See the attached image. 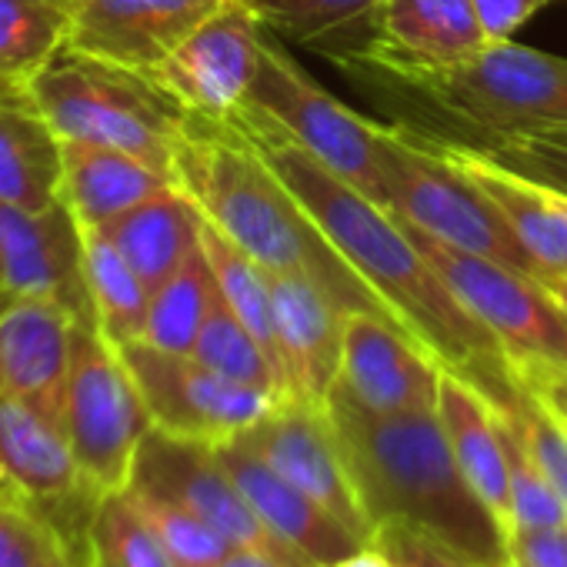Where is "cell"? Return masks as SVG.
<instances>
[{
	"label": "cell",
	"instance_id": "obj_3",
	"mask_svg": "<svg viewBox=\"0 0 567 567\" xmlns=\"http://www.w3.org/2000/svg\"><path fill=\"white\" fill-rule=\"evenodd\" d=\"M371 527L404 520L431 530L477 567H507V537L464 481L437 411L374 414L341 384L324 401Z\"/></svg>",
	"mask_w": 567,
	"mask_h": 567
},
{
	"label": "cell",
	"instance_id": "obj_4",
	"mask_svg": "<svg viewBox=\"0 0 567 567\" xmlns=\"http://www.w3.org/2000/svg\"><path fill=\"white\" fill-rule=\"evenodd\" d=\"M21 94L61 141L117 147L174 174L187 114L151 78L61 48L21 81Z\"/></svg>",
	"mask_w": 567,
	"mask_h": 567
},
{
	"label": "cell",
	"instance_id": "obj_23",
	"mask_svg": "<svg viewBox=\"0 0 567 567\" xmlns=\"http://www.w3.org/2000/svg\"><path fill=\"white\" fill-rule=\"evenodd\" d=\"M437 421L444 427L447 447L477 494V501L494 514L504 537L514 530V504H511V477H507V454L497 414L491 401L461 374L444 368L441 398H437Z\"/></svg>",
	"mask_w": 567,
	"mask_h": 567
},
{
	"label": "cell",
	"instance_id": "obj_27",
	"mask_svg": "<svg viewBox=\"0 0 567 567\" xmlns=\"http://www.w3.org/2000/svg\"><path fill=\"white\" fill-rule=\"evenodd\" d=\"M81 234H84V284H87L94 324L111 344L141 341L151 308V288L101 227H81Z\"/></svg>",
	"mask_w": 567,
	"mask_h": 567
},
{
	"label": "cell",
	"instance_id": "obj_38",
	"mask_svg": "<svg viewBox=\"0 0 567 567\" xmlns=\"http://www.w3.org/2000/svg\"><path fill=\"white\" fill-rule=\"evenodd\" d=\"M474 147H481L491 161L504 164L507 171L567 194V134H520Z\"/></svg>",
	"mask_w": 567,
	"mask_h": 567
},
{
	"label": "cell",
	"instance_id": "obj_19",
	"mask_svg": "<svg viewBox=\"0 0 567 567\" xmlns=\"http://www.w3.org/2000/svg\"><path fill=\"white\" fill-rule=\"evenodd\" d=\"M277 341L298 401L324 404L341 378L348 315L318 280L305 274H270Z\"/></svg>",
	"mask_w": 567,
	"mask_h": 567
},
{
	"label": "cell",
	"instance_id": "obj_47",
	"mask_svg": "<svg viewBox=\"0 0 567 567\" xmlns=\"http://www.w3.org/2000/svg\"><path fill=\"white\" fill-rule=\"evenodd\" d=\"M64 567H87V564H81V560H68Z\"/></svg>",
	"mask_w": 567,
	"mask_h": 567
},
{
	"label": "cell",
	"instance_id": "obj_50",
	"mask_svg": "<svg viewBox=\"0 0 567 567\" xmlns=\"http://www.w3.org/2000/svg\"><path fill=\"white\" fill-rule=\"evenodd\" d=\"M507 567H511V564H507Z\"/></svg>",
	"mask_w": 567,
	"mask_h": 567
},
{
	"label": "cell",
	"instance_id": "obj_49",
	"mask_svg": "<svg viewBox=\"0 0 567 567\" xmlns=\"http://www.w3.org/2000/svg\"><path fill=\"white\" fill-rule=\"evenodd\" d=\"M87 567H97V564H94V560H91V564H87Z\"/></svg>",
	"mask_w": 567,
	"mask_h": 567
},
{
	"label": "cell",
	"instance_id": "obj_30",
	"mask_svg": "<svg viewBox=\"0 0 567 567\" xmlns=\"http://www.w3.org/2000/svg\"><path fill=\"white\" fill-rule=\"evenodd\" d=\"M71 0H0V78L21 84L68 48Z\"/></svg>",
	"mask_w": 567,
	"mask_h": 567
},
{
	"label": "cell",
	"instance_id": "obj_1",
	"mask_svg": "<svg viewBox=\"0 0 567 567\" xmlns=\"http://www.w3.org/2000/svg\"><path fill=\"white\" fill-rule=\"evenodd\" d=\"M270 167L284 177L341 250V257L361 274L388 315L421 341L447 371L471 381L487 401H501L517 384L514 368L497 338L457 301L447 280L424 257L408 227L378 200L334 177L291 137H284L257 117H234Z\"/></svg>",
	"mask_w": 567,
	"mask_h": 567
},
{
	"label": "cell",
	"instance_id": "obj_26",
	"mask_svg": "<svg viewBox=\"0 0 567 567\" xmlns=\"http://www.w3.org/2000/svg\"><path fill=\"white\" fill-rule=\"evenodd\" d=\"M154 291L197 247L204 230L200 207L174 184L101 227Z\"/></svg>",
	"mask_w": 567,
	"mask_h": 567
},
{
	"label": "cell",
	"instance_id": "obj_22",
	"mask_svg": "<svg viewBox=\"0 0 567 567\" xmlns=\"http://www.w3.org/2000/svg\"><path fill=\"white\" fill-rule=\"evenodd\" d=\"M504 217L540 277H567V194L491 161L474 144H434Z\"/></svg>",
	"mask_w": 567,
	"mask_h": 567
},
{
	"label": "cell",
	"instance_id": "obj_10",
	"mask_svg": "<svg viewBox=\"0 0 567 567\" xmlns=\"http://www.w3.org/2000/svg\"><path fill=\"white\" fill-rule=\"evenodd\" d=\"M157 431L224 444L264 421L284 398L234 384L190 354H171L147 341L117 344Z\"/></svg>",
	"mask_w": 567,
	"mask_h": 567
},
{
	"label": "cell",
	"instance_id": "obj_25",
	"mask_svg": "<svg viewBox=\"0 0 567 567\" xmlns=\"http://www.w3.org/2000/svg\"><path fill=\"white\" fill-rule=\"evenodd\" d=\"M61 200V137L24 101L0 97V207L41 214Z\"/></svg>",
	"mask_w": 567,
	"mask_h": 567
},
{
	"label": "cell",
	"instance_id": "obj_2",
	"mask_svg": "<svg viewBox=\"0 0 567 567\" xmlns=\"http://www.w3.org/2000/svg\"><path fill=\"white\" fill-rule=\"evenodd\" d=\"M174 177L200 207L204 220L267 274H305L351 315H388L305 200L284 184L237 124H214L187 114L174 147Z\"/></svg>",
	"mask_w": 567,
	"mask_h": 567
},
{
	"label": "cell",
	"instance_id": "obj_35",
	"mask_svg": "<svg viewBox=\"0 0 567 567\" xmlns=\"http://www.w3.org/2000/svg\"><path fill=\"white\" fill-rule=\"evenodd\" d=\"M264 31L291 38L298 44H321L331 34H344L361 21H371L381 0H250Z\"/></svg>",
	"mask_w": 567,
	"mask_h": 567
},
{
	"label": "cell",
	"instance_id": "obj_7",
	"mask_svg": "<svg viewBox=\"0 0 567 567\" xmlns=\"http://www.w3.org/2000/svg\"><path fill=\"white\" fill-rule=\"evenodd\" d=\"M61 424L81 474L97 494L124 491L154 417L117 344L94 321L74 324Z\"/></svg>",
	"mask_w": 567,
	"mask_h": 567
},
{
	"label": "cell",
	"instance_id": "obj_6",
	"mask_svg": "<svg viewBox=\"0 0 567 567\" xmlns=\"http://www.w3.org/2000/svg\"><path fill=\"white\" fill-rule=\"evenodd\" d=\"M381 177L384 207L414 230L540 277L497 207L431 141H414L404 127H381Z\"/></svg>",
	"mask_w": 567,
	"mask_h": 567
},
{
	"label": "cell",
	"instance_id": "obj_46",
	"mask_svg": "<svg viewBox=\"0 0 567 567\" xmlns=\"http://www.w3.org/2000/svg\"><path fill=\"white\" fill-rule=\"evenodd\" d=\"M0 301H4V207H0Z\"/></svg>",
	"mask_w": 567,
	"mask_h": 567
},
{
	"label": "cell",
	"instance_id": "obj_21",
	"mask_svg": "<svg viewBox=\"0 0 567 567\" xmlns=\"http://www.w3.org/2000/svg\"><path fill=\"white\" fill-rule=\"evenodd\" d=\"M78 318L44 298L0 301V394L21 398L61 421Z\"/></svg>",
	"mask_w": 567,
	"mask_h": 567
},
{
	"label": "cell",
	"instance_id": "obj_37",
	"mask_svg": "<svg viewBox=\"0 0 567 567\" xmlns=\"http://www.w3.org/2000/svg\"><path fill=\"white\" fill-rule=\"evenodd\" d=\"M497 414V411H494ZM501 437H504V454H507V477H511V504H514V530H530V527H550L567 520V507L557 501L544 474L534 467L530 454L517 441V434L497 417ZM511 530V534H514Z\"/></svg>",
	"mask_w": 567,
	"mask_h": 567
},
{
	"label": "cell",
	"instance_id": "obj_42",
	"mask_svg": "<svg viewBox=\"0 0 567 567\" xmlns=\"http://www.w3.org/2000/svg\"><path fill=\"white\" fill-rule=\"evenodd\" d=\"M517 381L554 414L567 424V368L557 364H511Z\"/></svg>",
	"mask_w": 567,
	"mask_h": 567
},
{
	"label": "cell",
	"instance_id": "obj_32",
	"mask_svg": "<svg viewBox=\"0 0 567 567\" xmlns=\"http://www.w3.org/2000/svg\"><path fill=\"white\" fill-rule=\"evenodd\" d=\"M87 540L97 567H174L127 491H111L97 501Z\"/></svg>",
	"mask_w": 567,
	"mask_h": 567
},
{
	"label": "cell",
	"instance_id": "obj_16",
	"mask_svg": "<svg viewBox=\"0 0 567 567\" xmlns=\"http://www.w3.org/2000/svg\"><path fill=\"white\" fill-rule=\"evenodd\" d=\"M220 4L224 0H71L68 48L147 78Z\"/></svg>",
	"mask_w": 567,
	"mask_h": 567
},
{
	"label": "cell",
	"instance_id": "obj_44",
	"mask_svg": "<svg viewBox=\"0 0 567 567\" xmlns=\"http://www.w3.org/2000/svg\"><path fill=\"white\" fill-rule=\"evenodd\" d=\"M331 567H394V564H391V557L378 544H361L354 554H348L344 560H338Z\"/></svg>",
	"mask_w": 567,
	"mask_h": 567
},
{
	"label": "cell",
	"instance_id": "obj_33",
	"mask_svg": "<svg viewBox=\"0 0 567 567\" xmlns=\"http://www.w3.org/2000/svg\"><path fill=\"white\" fill-rule=\"evenodd\" d=\"M491 408L517 434L534 467L544 474L557 501L567 507V424L554 417L520 381L511 388V394H504L501 401H491Z\"/></svg>",
	"mask_w": 567,
	"mask_h": 567
},
{
	"label": "cell",
	"instance_id": "obj_45",
	"mask_svg": "<svg viewBox=\"0 0 567 567\" xmlns=\"http://www.w3.org/2000/svg\"><path fill=\"white\" fill-rule=\"evenodd\" d=\"M540 280L547 284V291H550V295L567 308V277H560V274H557V277H540Z\"/></svg>",
	"mask_w": 567,
	"mask_h": 567
},
{
	"label": "cell",
	"instance_id": "obj_14",
	"mask_svg": "<svg viewBox=\"0 0 567 567\" xmlns=\"http://www.w3.org/2000/svg\"><path fill=\"white\" fill-rule=\"evenodd\" d=\"M237 437L254 454H260L277 474H284L324 511H331L351 534L371 544L374 527L358 501L324 404L284 398L264 421H257Z\"/></svg>",
	"mask_w": 567,
	"mask_h": 567
},
{
	"label": "cell",
	"instance_id": "obj_29",
	"mask_svg": "<svg viewBox=\"0 0 567 567\" xmlns=\"http://www.w3.org/2000/svg\"><path fill=\"white\" fill-rule=\"evenodd\" d=\"M217 298H220L217 280L200 244L164 284H157L151 291V308L141 341L171 354H190Z\"/></svg>",
	"mask_w": 567,
	"mask_h": 567
},
{
	"label": "cell",
	"instance_id": "obj_41",
	"mask_svg": "<svg viewBox=\"0 0 567 567\" xmlns=\"http://www.w3.org/2000/svg\"><path fill=\"white\" fill-rule=\"evenodd\" d=\"M471 4L487 44H501L511 41L514 31H520L537 11L557 4V0H471Z\"/></svg>",
	"mask_w": 567,
	"mask_h": 567
},
{
	"label": "cell",
	"instance_id": "obj_36",
	"mask_svg": "<svg viewBox=\"0 0 567 567\" xmlns=\"http://www.w3.org/2000/svg\"><path fill=\"white\" fill-rule=\"evenodd\" d=\"M68 560L81 557L44 514L0 494V567H64Z\"/></svg>",
	"mask_w": 567,
	"mask_h": 567
},
{
	"label": "cell",
	"instance_id": "obj_8",
	"mask_svg": "<svg viewBox=\"0 0 567 567\" xmlns=\"http://www.w3.org/2000/svg\"><path fill=\"white\" fill-rule=\"evenodd\" d=\"M240 114L270 124L298 147H305L315 161H321L334 177L384 204L381 124L354 114L348 104L331 97L267 34L260 48L257 81Z\"/></svg>",
	"mask_w": 567,
	"mask_h": 567
},
{
	"label": "cell",
	"instance_id": "obj_12",
	"mask_svg": "<svg viewBox=\"0 0 567 567\" xmlns=\"http://www.w3.org/2000/svg\"><path fill=\"white\" fill-rule=\"evenodd\" d=\"M264 24L250 0L224 4L147 78L190 117L230 124L257 81Z\"/></svg>",
	"mask_w": 567,
	"mask_h": 567
},
{
	"label": "cell",
	"instance_id": "obj_11",
	"mask_svg": "<svg viewBox=\"0 0 567 567\" xmlns=\"http://www.w3.org/2000/svg\"><path fill=\"white\" fill-rule=\"evenodd\" d=\"M127 487L177 501L181 507L204 517L230 547L260 550L284 567H315L260 524V517L250 511L240 487L234 484L230 471L217 457L214 444L174 437L154 427L137 451Z\"/></svg>",
	"mask_w": 567,
	"mask_h": 567
},
{
	"label": "cell",
	"instance_id": "obj_34",
	"mask_svg": "<svg viewBox=\"0 0 567 567\" xmlns=\"http://www.w3.org/2000/svg\"><path fill=\"white\" fill-rule=\"evenodd\" d=\"M141 511V517L151 524L164 550L171 554L174 567H214L217 560L227 557L230 544L194 511L181 507L171 497L141 491V487H124Z\"/></svg>",
	"mask_w": 567,
	"mask_h": 567
},
{
	"label": "cell",
	"instance_id": "obj_39",
	"mask_svg": "<svg viewBox=\"0 0 567 567\" xmlns=\"http://www.w3.org/2000/svg\"><path fill=\"white\" fill-rule=\"evenodd\" d=\"M371 544H378L394 567H477L471 557L444 544L424 527L404 524V520H384L374 527Z\"/></svg>",
	"mask_w": 567,
	"mask_h": 567
},
{
	"label": "cell",
	"instance_id": "obj_17",
	"mask_svg": "<svg viewBox=\"0 0 567 567\" xmlns=\"http://www.w3.org/2000/svg\"><path fill=\"white\" fill-rule=\"evenodd\" d=\"M4 298H44L94 321L84 284V234L64 200L41 214L4 210Z\"/></svg>",
	"mask_w": 567,
	"mask_h": 567
},
{
	"label": "cell",
	"instance_id": "obj_18",
	"mask_svg": "<svg viewBox=\"0 0 567 567\" xmlns=\"http://www.w3.org/2000/svg\"><path fill=\"white\" fill-rule=\"evenodd\" d=\"M214 447H217V457L224 461V467L230 471L234 484L240 487L244 501L260 517V524L277 540L288 544L295 554H301L308 564L331 567L364 544L331 511H324L315 497H308L298 484L277 474L240 437H230Z\"/></svg>",
	"mask_w": 567,
	"mask_h": 567
},
{
	"label": "cell",
	"instance_id": "obj_9",
	"mask_svg": "<svg viewBox=\"0 0 567 567\" xmlns=\"http://www.w3.org/2000/svg\"><path fill=\"white\" fill-rule=\"evenodd\" d=\"M404 227L434 264V270L447 280L457 301L497 338L511 364L567 368V308L547 291L540 277L454 250L414 230L411 224Z\"/></svg>",
	"mask_w": 567,
	"mask_h": 567
},
{
	"label": "cell",
	"instance_id": "obj_5",
	"mask_svg": "<svg viewBox=\"0 0 567 567\" xmlns=\"http://www.w3.org/2000/svg\"><path fill=\"white\" fill-rule=\"evenodd\" d=\"M384 78L491 141L567 134V58L514 41L484 44L474 58L451 68L391 71Z\"/></svg>",
	"mask_w": 567,
	"mask_h": 567
},
{
	"label": "cell",
	"instance_id": "obj_48",
	"mask_svg": "<svg viewBox=\"0 0 567 567\" xmlns=\"http://www.w3.org/2000/svg\"><path fill=\"white\" fill-rule=\"evenodd\" d=\"M21 87V84H18ZM18 87H11V91H18ZM11 91H0V97H4V94H11Z\"/></svg>",
	"mask_w": 567,
	"mask_h": 567
},
{
	"label": "cell",
	"instance_id": "obj_28",
	"mask_svg": "<svg viewBox=\"0 0 567 567\" xmlns=\"http://www.w3.org/2000/svg\"><path fill=\"white\" fill-rule=\"evenodd\" d=\"M200 244H204V254L210 260L220 298L244 321V328L260 341V348L267 351V358L280 371L284 384H288V371H284V354H280V341H277V321H274L270 274L207 220L200 230ZM288 398H291V391H288Z\"/></svg>",
	"mask_w": 567,
	"mask_h": 567
},
{
	"label": "cell",
	"instance_id": "obj_31",
	"mask_svg": "<svg viewBox=\"0 0 567 567\" xmlns=\"http://www.w3.org/2000/svg\"><path fill=\"white\" fill-rule=\"evenodd\" d=\"M190 358H197L204 368L217 371L220 378L234 384H244L274 398H288V384H284L280 371L274 368L260 341L244 328V321L230 311L224 298L214 301Z\"/></svg>",
	"mask_w": 567,
	"mask_h": 567
},
{
	"label": "cell",
	"instance_id": "obj_43",
	"mask_svg": "<svg viewBox=\"0 0 567 567\" xmlns=\"http://www.w3.org/2000/svg\"><path fill=\"white\" fill-rule=\"evenodd\" d=\"M214 567H284L280 560L260 554V550H250V547H230L224 560H217Z\"/></svg>",
	"mask_w": 567,
	"mask_h": 567
},
{
	"label": "cell",
	"instance_id": "obj_20",
	"mask_svg": "<svg viewBox=\"0 0 567 567\" xmlns=\"http://www.w3.org/2000/svg\"><path fill=\"white\" fill-rule=\"evenodd\" d=\"M371 28V41L354 58L381 74L451 68L487 44L471 0H381Z\"/></svg>",
	"mask_w": 567,
	"mask_h": 567
},
{
	"label": "cell",
	"instance_id": "obj_40",
	"mask_svg": "<svg viewBox=\"0 0 567 567\" xmlns=\"http://www.w3.org/2000/svg\"><path fill=\"white\" fill-rule=\"evenodd\" d=\"M511 567H567V520L514 530L507 537Z\"/></svg>",
	"mask_w": 567,
	"mask_h": 567
},
{
	"label": "cell",
	"instance_id": "obj_13",
	"mask_svg": "<svg viewBox=\"0 0 567 567\" xmlns=\"http://www.w3.org/2000/svg\"><path fill=\"white\" fill-rule=\"evenodd\" d=\"M0 494L44 514L68 544L64 520L71 514L94 517V507L104 497L81 474L64 424L11 394H0Z\"/></svg>",
	"mask_w": 567,
	"mask_h": 567
},
{
	"label": "cell",
	"instance_id": "obj_24",
	"mask_svg": "<svg viewBox=\"0 0 567 567\" xmlns=\"http://www.w3.org/2000/svg\"><path fill=\"white\" fill-rule=\"evenodd\" d=\"M174 184V174L127 151L61 141V200L81 227H104Z\"/></svg>",
	"mask_w": 567,
	"mask_h": 567
},
{
	"label": "cell",
	"instance_id": "obj_15",
	"mask_svg": "<svg viewBox=\"0 0 567 567\" xmlns=\"http://www.w3.org/2000/svg\"><path fill=\"white\" fill-rule=\"evenodd\" d=\"M444 364L394 318L354 311L344 328L338 384L374 414L437 411Z\"/></svg>",
	"mask_w": 567,
	"mask_h": 567
}]
</instances>
